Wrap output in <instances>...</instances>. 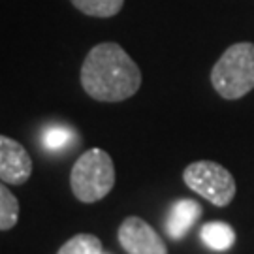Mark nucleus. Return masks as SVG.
<instances>
[{
    "label": "nucleus",
    "instance_id": "nucleus-4",
    "mask_svg": "<svg viewBox=\"0 0 254 254\" xmlns=\"http://www.w3.org/2000/svg\"><path fill=\"white\" fill-rule=\"evenodd\" d=\"M185 185L217 207H226L236 196V179L224 166L213 160H198L185 168Z\"/></svg>",
    "mask_w": 254,
    "mask_h": 254
},
{
    "label": "nucleus",
    "instance_id": "nucleus-8",
    "mask_svg": "<svg viewBox=\"0 0 254 254\" xmlns=\"http://www.w3.org/2000/svg\"><path fill=\"white\" fill-rule=\"evenodd\" d=\"M201 241L213 251H228L236 243V232L226 222H207L200 230Z\"/></svg>",
    "mask_w": 254,
    "mask_h": 254
},
{
    "label": "nucleus",
    "instance_id": "nucleus-5",
    "mask_svg": "<svg viewBox=\"0 0 254 254\" xmlns=\"http://www.w3.org/2000/svg\"><path fill=\"white\" fill-rule=\"evenodd\" d=\"M117 239L127 254H168L160 234L139 217L125 218L119 226Z\"/></svg>",
    "mask_w": 254,
    "mask_h": 254
},
{
    "label": "nucleus",
    "instance_id": "nucleus-10",
    "mask_svg": "<svg viewBox=\"0 0 254 254\" xmlns=\"http://www.w3.org/2000/svg\"><path fill=\"white\" fill-rule=\"evenodd\" d=\"M75 8L91 17H113L125 6V0H70Z\"/></svg>",
    "mask_w": 254,
    "mask_h": 254
},
{
    "label": "nucleus",
    "instance_id": "nucleus-12",
    "mask_svg": "<svg viewBox=\"0 0 254 254\" xmlns=\"http://www.w3.org/2000/svg\"><path fill=\"white\" fill-rule=\"evenodd\" d=\"M102 251V241L92 234H77L68 239L57 254H98Z\"/></svg>",
    "mask_w": 254,
    "mask_h": 254
},
{
    "label": "nucleus",
    "instance_id": "nucleus-2",
    "mask_svg": "<svg viewBox=\"0 0 254 254\" xmlns=\"http://www.w3.org/2000/svg\"><path fill=\"white\" fill-rule=\"evenodd\" d=\"M215 91L226 98L237 100L254 89V44L239 42L230 46L211 70Z\"/></svg>",
    "mask_w": 254,
    "mask_h": 254
},
{
    "label": "nucleus",
    "instance_id": "nucleus-11",
    "mask_svg": "<svg viewBox=\"0 0 254 254\" xmlns=\"http://www.w3.org/2000/svg\"><path fill=\"white\" fill-rule=\"evenodd\" d=\"M19 220V201L6 185L0 183V232H8Z\"/></svg>",
    "mask_w": 254,
    "mask_h": 254
},
{
    "label": "nucleus",
    "instance_id": "nucleus-1",
    "mask_svg": "<svg viewBox=\"0 0 254 254\" xmlns=\"http://www.w3.org/2000/svg\"><path fill=\"white\" fill-rule=\"evenodd\" d=\"M81 87L98 102H123L141 87V72L134 59L113 42L94 46L81 66Z\"/></svg>",
    "mask_w": 254,
    "mask_h": 254
},
{
    "label": "nucleus",
    "instance_id": "nucleus-6",
    "mask_svg": "<svg viewBox=\"0 0 254 254\" xmlns=\"http://www.w3.org/2000/svg\"><path fill=\"white\" fill-rule=\"evenodd\" d=\"M32 175V158L19 141L0 134V181L25 185Z\"/></svg>",
    "mask_w": 254,
    "mask_h": 254
},
{
    "label": "nucleus",
    "instance_id": "nucleus-13",
    "mask_svg": "<svg viewBox=\"0 0 254 254\" xmlns=\"http://www.w3.org/2000/svg\"><path fill=\"white\" fill-rule=\"evenodd\" d=\"M98 254H108V253H102V251H100V253H98Z\"/></svg>",
    "mask_w": 254,
    "mask_h": 254
},
{
    "label": "nucleus",
    "instance_id": "nucleus-7",
    "mask_svg": "<svg viewBox=\"0 0 254 254\" xmlns=\"http://www.w3.org/2000/svg\"><path fill=\"white\" fill-rule=\"evenodd\" d=\"M201 217V205L198 201L183 198L175 201L166 217V232L172 239H183L190 232V228L198 222Z\"/></svg>",
    "mask_w": 254,
    "mask_h": 254
},
{
    "label": "nucleus",
    "instance_id": "nucleus-3",
    "mask_svg": "<svg viewBox=\"0 0 254 254\" xmlns=\"http://www.w3.org/2000/svg\"><path fill=\"white\" fill-rule=\"evenodd\" d=\"M115 187V166L104 149H89L75 160L70 172V189L83 203H96Z\"/></svg>",
    "mask_w": 254,
    "mask_h": 254
},
{
    "label": "nucleus",
    "instance_id": "nucleus-9",
    "mask_svg": "<svg viewBox=\"0 0 254 254\" xmlns=\"http://www.w3.org/2000/svg\"><path fill=\"white\" fill-rule=\"evenodd\" d=\"M72 143H75V132L66 125H51L42 132V145L49 153L64 151Z\"/></svg>",
    "mask_w": 254,
    "mask_h": 254
}]
</instances>
